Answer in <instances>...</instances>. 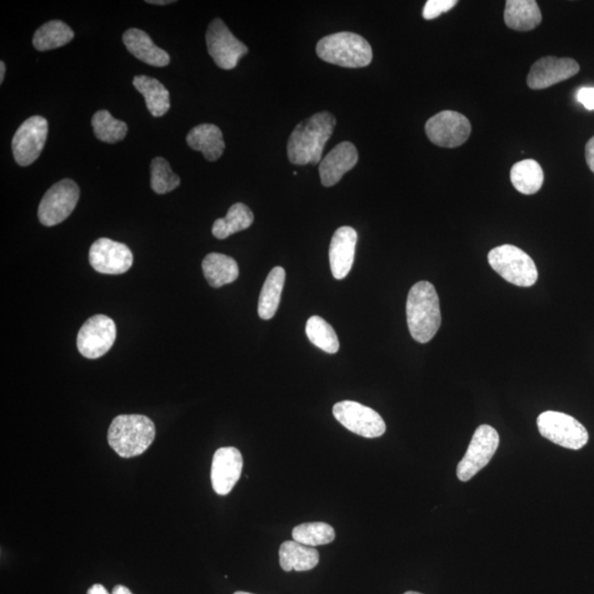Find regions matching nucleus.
Here are the masks:
<instances>
[{
    "mask_svg": "<svg viewBox=\"0 0 594 594\" xmlns=\"http://www.w3.org/2000/svg\"><path fill=\"white\" fill-rule=\"evenodd\" d=\"M156 438V426L147 416L139 414L119 416L108 429V443L122 458L142 455Z\"/></svg>",
    "mask_w": 594,
    "mask_h": 594,
    "instance_id": "obj_3",
    "label": "nucleus"
},
{
    "mask_svg": "<svg viewBox=\"0 0 594 594\" xmlns=\"http://www.w3.org/2000/svg\"><path fill=\"white\" fill-rule=\"evenodd\" d=\"M578 99L589 111H594V87H583L578 93Z\"/></svg>",
    "mask_w": 594,
    "mask_h": 594,
    "instance_id": "obj_34",
    "label": "nucleus"
},
{
    "mask_svg": "<svg viewBox=\"0 0 594 594\" xmlns=\"http://www.w3.org/2000/svg\"><path fill=\"white\" fill-rule=\"evenodd\" d=\"M89 263L95 271L117 276L133 267V256L126 244L101 238L89 249Z\"/></svg>",
    "mask_w": 594,
    "mask_h": 594,
    "instance_id": "obj_14",
    "label": "nucleus"
},
{
    "mask_svg": "<svg viewBox=\"0 0 594 594\" xmlns=\"http://www.w3.org/2000/svg\"><path fill=\"white\" fill-rule=\"evenodd\" d=\"M538 431L543 437L558 446L579 451L589 442L585 426L565 413L547 411L537 418Z\"/></svg>",
    "mask_w": 594,
    "mask_h": 594,
    "instance_id": "obj_6",
    "label": "nucleus"
},
{
    "mask_svg": "<svg viewBox=\"0 0 594 594\" xmlns=\"http://www.w3.org/2000/svg\"><path fill=\"white\" fill-rule=\"evenodd\" d=\"M457 4L456 0H428L423 9V17L426 20L436 19L442 14L448 13Z\"/></svg>",
    "mask_w": 594,
    "mask_h": 594,
    "instance_id": "obj_33",
    "label": "nucleus"
},
{
    "mask_svg": "<svg viewBox=\"0 0 594 594\" xmlns=\"http://www.w3.org/2000/svg\"><path fill=\"white\" fill-rule=\"evenodd\" d=\"M404 594H422V593H419V592H414V591H407V592H406V593H404Z\"/></svg>",
    "mask_w": 594,
    "mask_h": 594,
    "instance_id": "obj_40",
    "label": "nucleus"
},
{
    "mask_svg": "<svg viewBox=\"0 0 594 594\" xmlns=\"http://www.w3.org/2000/svg\"><path fill=\"white\" fill-rule=\"evenodd\" d=\"M95 136L103 142L116 143L126 137V123L114 119L107 111H98L92 118Z\"/></svg>",
    "mask_w": 594,
    "mask_h": 594,
    "instance_id": "obj_29",
    "label": "nucleus"
},
{
    "mask_svg": "<svg viewBox=\"0 0 594 594\" xmlns=\"http://www.w3.org/2000/svg\"><path fill=\"white\" fill-rule=\"evenodd\" d=\"M5 73H6V66H5V63L2 61L0 62V83L4 82Z\"/></svg>",
    "mask_w": 594,
    "mask_h": 594,
    "instance_id": "obj_39",
    "label": "nucleus"
},
{
    "mask_svg": "<svg viewBox=\"0 0 594 594\" xmlns=\"http://www.w3.org/2000/svg\"><path fill=\"white\" fill-rule=\"evenodd\" d=\"M133 87L143 95L148 111L153 117H162L169 111V93L157 78L138 75L133 78Z\"/></svg>",
    "mask_w": 594,
    "mask_h": 594,
    "instance_id": "obj_24",
    "label": "nucleus"
},
{
    "mask_svg": "<svg viewBox=\"0 0 594 594\" xmlns=\"http://www.w3.org/2000/svg\"><path fill=\"white\" fill-rule=\"evenodd\" d=\"M48 132L47 119L41 116L30 117L18 128L12 147L19 166L28 167L36 161L46 144Z\"/></svg>",
    "mask_w": 594,
    "mask_h": 594,
    "instance_id": "obj_13",
    "label": "nucleus"
},
{
    "mask_svg": "<svg viewBox=\"0 0 594 594\" xmlns=\"http://www.w3.org/2000/svg\"><path fill=\"white\" fill-rule=\"evenodd\" d=\"M87 594H109V593L106 590V588H105L104 586L94 585L93 587L88 589Z\"/></svg>",
    "mask_w": 594,
    "mask_h": 594,
    "instance_id": "obj_36",
    "label": "nucleus"
},
{
    "mask_svg": "<svg viewBox=\"0 0 594 594\" xmlns=\"http://www.w3.org/2000/svg\"><path fill=\"white\" fill-rule=\"evenodd\" d=\"M333 414L343 427L359 436L377 438L387 431L380 414L358 402L343 401L334 404Z\"/></svg>",
    "mask_w": 594,
    "mask_h": 594,
    "instance_id": "obj_9",
    "label": "nucleus"
},
{
    "mask_svg": "<svg viewBox=\"0 0 594 594\" xmlns=\"http://www.w3.org/2000/svg\"><path fill=\"white\" fill-rule=\"evenodd\" d=\"M336 119L327 112L317 113L294 129L288 142V157L297 166L321 162L324 148L331 139Z\"/></svg>",
    "mask_w": 594,
    "mask_h": 594,
    "instance_id": "obj_1",
    "label": "nucleus"
},
{
    "mask_svg": "<svg viewBox=\"0 0 594 594\" xmlns=\"http://www.w3.org/2000/svg\"><path fill=\"white\" fill-rule=\"evenodd\" d=\"M251 209L242 203L233 204L226 217L219 218L213 224V234L217 239H226L232 234L242 232L253 223Z\"/></svg>",
    "mask_w": 594,
    "mask_h": 594,
    "instance_id": "obj_27",
    "label": "nucleus"
},
{
    "mask_svg": "<svg viewBox=\"0 0 594 594\" xmlns=\"http://www.w3.org/2000/svg\"><path fill=\"white\" fill-rule=\"evenodd\" d=\"M123 41L128 51L149 66L163 68L169 63V56L154 44L149 34L140 29H129L123 33Z\"/></svg>",
    "mask_w": 594,
    "mask_h": 594,
    "instance_id": "obj_19",
    "label": "nucleus"
},
{
    "mask_svg": "<svg viewBox=\"0 0 594 594\" xmlns=\"http://www.w3.org/2000/svg\"><path fill=\"white\" fill-rule=\"evenodd\" d=\"M279 565L284 571H308L319 562V553L314 547L303 545L296 541L284 542L279 547Z\"/></svg>",
    "mask_w": 594,
    "mask_h": 594,
    "instance_id": "obj_22",
    "label": "nucleus"
},
{
    "mask_svg": "<svg viewBox=\"0 0 594 594\" xmlns=\"http://www.w3.org/2000/svg\"><path fill=\"white\" fill-rule=\"evenodd\" d=\"M425 132L428 139L436 146L457 148L471 137V123L461 113L443 111L428 119Z\"/></svg>",
    "mask_w": 594,
    "mask_h": 594,
    "instance_id": "obj_11",
    "label": "nucleus"
},
{
    "mask_svg": "<svg viewBox=\"0 0 594 594\" xmlns=\"http://www.w3.org/2000/svg\"><path fill=\"white\" fill-rule=\"evenodd\" d=\"M357 242L358 233L352 227H341L334 233L329 247V262L334 279H343L351 273Z\"/></svg>",
    "mask_w": 594,
    "mask_h": 594,
    "instance_id": "obj_17",
    "label": "nucleus"
},
{
    "mask_svg": "<svg viewBox=\"0 0 594 594\" xmlns=\"http://www.w3.org/2000/svg\"><path fill=\"white\" fill-rule=\"evenodd\" d=\"M173 3L176 2H173V0H147V4L160 5V6H163V5H169Z\"/></svg>",
    "mask_w": 594,
    "mask_h": 594,
    "instance_id": "obj_38",
    "label": "nucleus"
},
{
    "mask_svg": "<svg viewBox=\"0 0 594 594\" xmlns=\"http://www.w3.org/2000/svg\"><path fill=\"white\" fill-rule=\"evenodd\" d=\"M580 66L575 59L545 57L533 64L527 75V85L532 89H545L575 77Z\"/></svg>",
    "mask_w": 594,
    "mask_h": 594,
    "instance_id": "obj_15",
    "label": "nucleus"
},
{
    "mask_svg": "<svg viewBox=\"0 0 594 594\" xmlns=\"http://www.w3.org/2000/svg\"><path fill=\"white\" fill-rule=\"evenodd\" d=\"M408 331L419 343L431 342L442 324L441 306L436 288L421 281L413 286L407 302Z\"/></svg>",
    "mask_w": 594,
    "mask_h": 594,
    "instance_id": "obj_2",
    "label": "nucleus"
},
{
    "mask_svg": "<svg viewBox=\"0 0 594 594\" xmlns=\"http://www.w3.org/2000/svg\"><path fill=\"white\" fill-rule=\"evenodd\" d=\"M500 443V436L491 426L481 425L474 432L471 445L466 455L458 463L457 476L459 480L467 482L479 471L488 466Z\"/></svg>",
    "mask_w": 594,
    "mask_h": 594,
    "instance_id": "obj_8",
    "label": "nucleus"
},
{
    "mask_svg": "<svg viewBox=\"0 0 594 594\" xmlns=\"http://www.w3.org/2000/svg\"><path fill=\"white\" fill-rule=\"evenodd\" d=\"M286 278V270L281 267L274 268L269 273L266 282L263 284L258 306L259 317L264 321H269L276 315L279 302H281Z\"/></svg>",
    "mask_w": 594,
    "mask_h": 594,
    "instance_id": "obj_25",
    "label": "nucleus"
},
{
    "mask_svg": "<svg viewBox=\"0 0 594 594\" xmlns=\"http://www.w3.org/2000/svg\"><path fill=\"white\" fill-rule=\"evenodd\" d=\"M78 198L79 187L72 179L64 178L54 184L39 205L40 223L52 227L66 221L77 207Z\"/></svg>",
    "mask_w": 594,
    "mask_h": 594,
    "instance_id": "obj_7",
    "label": "nucleus"
},
{
    "mask_svg": "<svg viewBox=\"0 0 594 594\" xmlns=\"http://www.w3.org/2000/svg\"><path fill=\"white\" fill-rule=\"evenodd\" d=\"M306 334L313 344L327 353L339 351V339L336 332L329 324L319 316H313L306 324Z\"/></svg>",
    "mask_w": 594,
    "mask_h": 594,
    "instance_id": "obj_30",
    "label": "nucleus"
},
{
    "mask_svg": "<svg viewBox=\"0 0 594 594\" xmlns=\"http://www.w3.org/2000/svg\"><path fill=\"white\" fill-rule=\"evenodd\" d=\"M316 53L323 61L349 69L368 67L372 62L370 44L352 32H339L319 40Z\"/></svg>",
    "mask_w": 594,
    "mask_h": 594,
    "instance_id": "obj_4",
    "label": "nucleus"
},
{
    "mask_svg": "<svg viewBox=\"0 0 594 594\" xmlns=\"http://www.w3.org/2000/svg\"><path fill=\"white\" fill-rule=\"evenodd\" d=\"M358 160L357 149L352 142L339 143L323 159L319 166L323 186L334 187L341 181L344 174L356 167Z\"/></svg>",
    "mask_w": 594,
    "mask_h": 594,
    "instance_id": "obj_18",
    "label": "nucleus"
},
{
    "mask_svg": "<svg viewBox=\"0 0 594 594\" xmlns=\"http://www.w3.org/2000/svg\"><path fill=\"white\" fill-rule=\"evenodd\" d=\"M203 272L207 282L213 288H222L231 284L239 277V268L236 260L222 253H209L202 263Z\"/></svg>",
    "mask_w": 594,
    "mask_h": 594,
    "instance_id": "obj_23",
    "label": "nucleus"
},
{
    "mask_svg": "<svg viewBox=\"0 0 594 594\" xmlns=\"http://www.w3.org/2000/svg\"><path fill=\"white\" fill-rule=\"evenodd\" d=\"M113 594H133V592L127 587L119 585L113 589Z\"/></svg>",
    "mask_w": 594,
    "mask_h": 594,
    "instance_id": "obj_37",
    "label": "nucleus"
},
{
    "mask_svg": "<svg viewBox=\"0 0 594 594\" xmlns=\"http://www.w3.org/2000/svg\"><path fill=\"white\" fill-rule=\"evenodd\" d=\"M542 12L535 0H507L504 22L516 32H531L542 23Z\"/></svg>",
    "mask_w": 594,
    "mask_h": 594,
    "instance_id": "obj_20",
    "label": "nucleus"
},
{
    "mask_svg": "<svg viewBox=\"0 0 594 594\" xmlns=\"http://www.w3.org/2000/svg\"><path fill=\"white\" fill-rule=\"evenodd\" d=\"M243 459L234 447L219 448L213 457L212 486L218 496L231 493L242 477Z\"/></svg>",
    "mask_w": 594,
    "mask_h": 594,
    "instance_id": "obj_16",
    "label": "nucleus"
},
{
    "mask_svg": "<svg viewBox=\"0 0 594 594\" xmlns=\"http://www.w3.org/2000/svg\"><path fill=\"white\" fill-rule=\"evenodd\" d=\"M74 32L61 20H52L40 27L33 36V46L38 51L61 48L71 42Z\"/></svg>",
    "mask_w": 594,
    "mask_h": 594,
    "instance_id": "obj_28",
    "label": "nucleus"
},
{
    "mask_svg": "<svg viewBox=\"0 0 594 594\" xmlns=\"http://www.w3.org/2000/svg\"><path fill=\"white\" fill-rule=\"evenodd\" d=\"M187 142L193 150L201 151L207 161H216L224 153L223 133L215 124L204 123L194 127L187 134Z\"/></svg>",
    "mask_w": 594,
    "mask_h": 594,
    "instance_id": "obj_21",
    "label": "nucleus"
},
{
    "mask_svg": "<svg viewBox=\"0 0 594 594\" xmlns=\"http://www.w3.org/2000/svg\"><path fill=\"white\" fill-rule=\"evenodd\" d=\"M511 181L516 191L533 196L543 187V169L535 160H524L512 167Z\"/></svg>",
    "mask_w": 594,
    "mask_h": 594,
    "instance_id": "obj_26",
    "label": "nucleus"
},
{
    "mask_svg": "<svg viewBox=\"0 0 594 594\" xmlns=\"http://www.w3.org/2000/svg\"><path fill=\"white\" fill-rule=\"evenodd\" d=\"M233 594H252V593H248V592H243V591H238V592L233 593Z\"/></svg>",
    "mask_w": 594,
    "mask_h": 594,
    "instance_id": "obj_41",
    "label": "nucleus"
},
{
    "mask_svg": "<svg viewBox=\"0 0 594 594\" xmlns=\"http://www.w3.org/2000/svg\"><path fill=\"white\" fill-rule=\"evenodd\" d=\"M586 160L589 169L594 173V137L587 142Z\"/></svg>",
    "mask_w": 594,
    "mask_h": 594,
    "instance_id": "obj_35",
    "label": "nucleus"
},
{
    "mask_svg": "<svg viewBox=\"0 0 594 594\" xmlns=\"http://www.w3.org/2000/svg\"><path fill=\"white\" fill-rule=\"evenodd\" d=\"M292 536L294 541L309 547L327 545L334 542V531L329 524L323 522L304 523L294 527Z\"/></svg>",
    "mask_w": 594,
    "mask_h": 594,
    "instance_id": "obj_31",
    "label": "nucleus"
},
{
    "mask_svg": "<svg viewBox=\"0 0 594 594\" xmlns=\"http://www.w3.org/2000/svg\"><path fill=\"white\" fill-rule=\"evenodd\" d=\"M179 184V178L172 171L166 159L156 158L151 162V187L157 194H167L174 191Z\"/></svg>",
    "mask_w": 594,
    "mask_h": 594,
    "instance_id": "obj_32",
    "label": "nucleus"
},
{
    "mask_svg": "<svg viewBox=\"0 0 594 594\" xmlns=\"http://www.w3.org/2000/svg\"><path fill=\"white\" fill-rule=\"evenodd\" d=\"M488 260L494 271L514 286L529 288L537 282L535 262L522 249L512 244L492 249L488 254Z\"/></svg>",
    "mask_w": 594,
    "mask_h": 594,
    "instance_id": "obj_5",
    "label": "nucleus"
},
{
    "mask_svg": "<svg viewBox=\"0 0 594 594\" xmlns=\"http://www.w3.org/2000/svg\"><path fill=\"white\" fill-rule=\"evenodd\" d=\"M116 324L106 315H95L79 329L78 349L87 359H98L106 354L116 341Z\"/></svg>",
    "mask_w": 594,
    "mask_h": 594,
    "instance_id": "obj_10",
    "label": "nucleus"
},
{
    "mask_svg": "<svg viewBox=\"0 0 594 594\" xmlns=\"http://www.w3.org/2000/svg\"><path fill=\"white\" fill-rule=\"evenodd\" d=\"M206 43L214 62L224 69L236 68L239 59L248 53L247 46L233 36L222 19H215L209 24Z\"/></svg>",
    "mask_w": 594,
    "mask_h": 594,
    "instance_id": "obj_12",
    "label": "nucleus"
}]
</instances>
